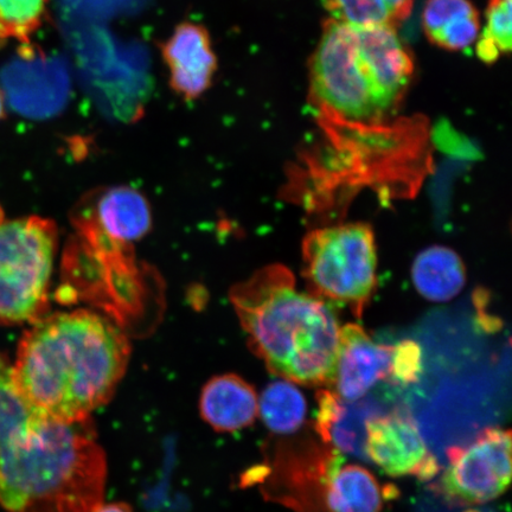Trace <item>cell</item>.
I'll return each mask as SVG.
<instances>
[{
	"mask_svg": "<svg viewBox=\"0 0 512 512\" xmlns=\"http://www.w3.org/2000/svg\"><path fill=\"white\" fill-rule=\"evenodd\" d=\"M393 352L394 345L375 342L362 326L344 325L334 380L328 388L345 401L366 398L377 383L389 382Z\"/></svg>",
	"mask_w": 512,
	"mask_h": 512,
	"instance_id": "9",
	"label": "cell"
},
{
	"mask_svg": "<svg viewBox=\"0 0 512 512\" xmlns=\"http://www.w3.org/2000/svg\"><path fill=\"white\" fill-rule=\"evenodd\" d=\"M56 249L51 220L0 222V324H32L46 316Z\"/></svg>",
	"mask_w": 512,
	"mask_h": 512,
	"instance_id": "5",
	"label": "cell"
},
{
	"mask_svg": "<svg viewBox=\"0 0 512 512\" xmlns=\"http://www.w3.org/2000/svg\"><path fill=\"white\" fill-rule=\"evenodd\" d=\"M49 0H0V47L10 40L30 46L47 17Z\"/></svg>",
	"mask_w": 512,
	"mask_h": 512,
	"instance_id": "19",
	"label": "cell"
},
{
	"mask_svg": "<svg viewBox=\"0 0 512 512\" xmlns=\"http://www.w3.org/2000/svg\"><path fill=\"white\" fill-rule=\"evenodd\" d=\"M4 117V95L3 92L0 91V119Z\"/></svg>",
	"mask_w": 512,
	"mask_h": 512,
	"instance_id": "28",
	"label": "cell"
},
{
	"mask_svg": "<svg viewBox=\"0 0 512 512\" xmlns=\"http://www.w3.org/2000/svg\"><path fill=\"white\" fill-rule=\"evenodd\" d=\"M421 373L422 351L419 344L405 341L394 345L389 383L393 386H409L418 382Z\"/></svg>",
	"mask_w": 512,
	"mask_h": 512,
	"instance_id": "22",
	"label": "cell"
},
{
	"mask_svg": "<svg viewBox=\"0 0 512 512\" xmlns=\"http://www.w3.org/2000/svg\"><path fill=\"white\" fill-rule=\"evenodd\" d=\"M501 54V50L498 49L496 42L492 40L488 32L483 30L477 42V55L479 59L485 63H494Z\"/></svg>",
	"mask_w": 512,
	"mask_h": 512,
	"instance_id": "25",
	"label": "cell"
},
{
	"mask_svg": "<svg viewBox=\"0 0 512 512\" xmlns=\"http://www.w3.org/2000/svg\"><path fill=\"white\" fill-rule=\"evenodd\" d=\"M384 2L388 6L395 25L406 21L412 14L414 0H384Z\"/></svg>",
	"mask_w": 512,
	"mask_h": 512,
	"instance_id": "26",
	"label": "cell"
},
{
	"mask_svg": "<svg viewBox=\"0 0 512 512\" xmlns=\"http://www.w3.org/2000/svg\"><path fill=\"white\" fill-rule=\"evenodd\" d=\"M307 413L305 396L293 382L279 380L270 384L259 399L262 421L275 434L296 433L303 427Z\"/></svg>",
	"mask_w": 512,
	"mask_h": 512,
	"instance_id": "18",
	"label": "cell"
},
{
	"mask_svg": "<svg viewBox=\"0 0 512 512\" xmlns=\"http://www.w3.org/2000/svg\"><path fill=\"white\" fill-rule=\"evenodd\" d=\"M312 105L357 123H380L386 108L358 56L355 29L329 19L324 23L311 66Z\"/></svg>",
	"mask_w": 512,
	"mask_h": 512,
	"instance_id": "6",
	"label": "cell"
},
{
	"mask_svg": "<svg viewBox=\"0 0 512 512\" xmlns=\"http://www.w3.org/2000/svg\"><path fill=\"white\" fill-rule=\"evenodd\" d=\"M0 352V508L5 512H93L104 503L107 463L91 419L38 412L12 381Z\"/></svg>",
	"mask_w": 512,
	"mask_h": 512,
	"instance_id": "1",
	"label": "cell"
},
{
	"mask_svg": "<svg viewBox=\"0 0 512 512\" xmlns=\"http://www.w3.org/2000/svg\"><path fill=\"white\" fill-rule=\"evenodd\" d=\"M354 29L362 66L388 112L399 104L413 78V59L393 25Z\"/></svg>",
	"mask_w": 512,
	"mask_h": 512,
	"instance_id": "10",
	"label": "cell"
},
{
	"mask_svg": "<svg viewBox=\"0 0 512 512\" xmlns=\"http://www.w3.org/2000/svg\"><path fill=\"white\" fill-rule=\"evenodd\" d=\"M21 54V60L3 69L4 91L17 112L32 118L48 117L59 108L56 100L48 95L55 94V86H49L55 85L54 79L48 76L49 69L34 59L32 49H22Z\"/></svg>",
	"mask_w": 512,
	"mask_h": 512,
	"instance_id": "15",
	"label": "cell"
},
{
	"mask_svg": "<svg viewBox=\"0 0 512 512\" xmlns=\"http://www.w3.org/2000/svg\"><path fill=\"white\" fill-rule=\"evenodd\" d=\"M477 11L469 0H427L422 25L428 38L460 16Z\"/></svg>",
	"mask_w": 512,
	"mask_h": 512,
	"instance_id": "23",
	"label": "cell"
},
{
	"mask_svg": "<svg viewBox=\"0 0 512 512\" xmlns=\"http://www.w3.org/2000/svg\"><path fill=\"white\" fill-rule=\"evenodd\" d=\"M93 512H133L130 507L125 503H102L98 509Z\"/></svg>",
	"mask_w": 512,
	"mask_h": 512,
	"instance_id": "27",
	"label": "cell"
},
{
	"mask_svg": "<svg viewBox=\"0 0 512 512\" xmlns=\"http://www.w3.org/2000/svg\"><path fill=\"white\" fill-rule=\"evenodd\" d=\"M303 261L312 296L363 315L377 285L375 235L369 224L312 230L303 242Z\"/></svg>",
	"mask_w": 512,
	"mask_h": 512,
	"instance_id": "4",
	"label": "cell"
},
{
	"mask_svg": "<svg viewBox=\"0 0 512 512\" xmlns=\"http://www.w3.org/2000/svg\"><path fill=\"white\" fill-rule=\"evenodd\" d=\"M448 467L438 490L457 504L494 501L509 488L511 480V432L489 427L465 446L447 450Z\"/></svg>",
	"mask_w": 512,
	"mask_h": 512,
	"instance_id": "7",
	"label": "cell"
},
{
	"mask_svg": "<svg viewBox=\"0 0 512 512\" xmlns=\"http://www.w3.org/2000/svg\"><path fill=\"white\" fill-rule=\"evenodd\" d=\"M332 19L354 28L393 25L392 16L384 0H322Z\"/></svg>",
	"mask_w": 512,
	"mask_h": 512,
	"instance_id": "20",
	"label": "cell"
},
{
	"mask_svg": "<svg viewBox=\"0 0 512 512\" xmlns=\"http://www.w3.org/2000/svg\"><path fill=\"white\" fill-rule=\"evenodd\" d=\"M478 34L479 16L475 11L447 23L430 41L440 48L457 51L469 48L477 40Z\"/></svg>",
	"mask_w": 512,
	"mask_h": 512,
	"instance_id": "21",
	"label": "cell"
},
{
	"mask_svg": "<svg viewBox=\"0 0 512 512\" xmlns=\"http://www.w3.org/2000/svg\"><path fill=\"white\" fill-rule=\"evenodd\" d=\"M249 347L280 379L329 387L342 326L329 304L298 290L288 268H261L230 291Z\"/></svg>",
	"mask_w": 512,
	"mask_h": 512,
	"instance_id": "3",
	"label": "cell"
},
{
	"mask_svg": "<svg viewBox=\"0 0 512 512\" xmlns=\"http://www.w3.org/2000/svg\"><path fill=\"white\" fill-rule=\"evenodd\" d=\"M511 21V0H490L484 31L496 42L502 54L511 50Z\"/></svg>",
	"mask_w": 512,
	"mask_h": 512,
	"instance_id": "24",
	"label": "cell"
},
{
	"mask_svg": "<svg viewBox=\"0 0 512 512\" xmlns=\"http://www.w3.org/2000/svg\"><path fill=\"white\" fill-rule=\"evenodd\" d=\"M200 412L215 431L233 433L252 426L259 415L254 388L235 374L213 377L203 387Z\"/></svg>",
	"mask_w": 512,
	"mask_h": 512,
	"instance_id": "13",
	"label": "cell"
},
{
	"mask_svg": "<svg viewBox=\"0 0 512 512\" xmlns=\"http://www.w3.org/2000/svg\"><path fill=\"white\" fill-rule=\"evenodd\" d=\"M394 486H381L366 467L349 464L332 472L324 494L325 512H381L398 497Z\"/></svg>",
	"mask_w": 512,
	"mask_h": 512,
	"instance_id": "16",
	"label": "cell"
},
{
	"mask_svg": "<svg viewBox=\"0 0 512 512\" xmlns=\"http://www.w3.org/2000/svg\"><path fill=\"white\" fill-rule=\"evenodd\" d=\"M317 401L315 431L323 443L337 452L369 462L366 452L367 425L380 415L379 405L367 399L345 401L329 388L320 390Z\"/></svg>",
	"mask_w": 512,
	"mask_h": 512,
	"instance_id": "12",
	"label": "cell"
},
{
	"mask_svg": "<svg viewBox=\"0 0 512 512\" xmlns=\"http://www.w3.org/2000/svg\"><path fill=\"white\" fill-rule=\"evenodd\" d=\"M160 49L169 69L170 87L181 98L196 100L213 85L217 57L209 31L202 24H178Z\"/></svg>",
	"mask_w": 512,
	"mask_h": 512,
	"instance_id": "11",
	"label": "cell"
},
{
	"mask_svg": "<svg viewBox=\"0 0 512 512\" xmlns=\"http://www.w3.org/2000/svg\"><path fill=\"white\" fill-rule=\"evenodd\" d=\"M367 457L388 476L431 480L438 475L437 457L428 451L413 416L402 409L377 415L367 425Z\"/></svg>",
	"mask_w": 512,
	"mask_h": 512,
	"instance_id": "8",
	"label": "cell"
},
{
	"mask_svg": "<svg viewBox=\"0 0 512 512\" xmlns=\"http://www.w3.org/2000/svg\"><path fill=\"white\" fill-rule=\"evenodd\" d=\"M412 278L416 290L431 302H448L462 292L466 273L462 259L452 249L435 246L415 259Z\"/></svg>",
	"mask_w": 512,
	"mask_h": 512,
	"instance_id": "17",
	"label": "cell"
},
{
	"mask_svg": "<svg viewBox=\"0 0 512 512\" xmlns=\"http://www.w3.org/2000/svg\"><path fill=\"white\" fill-rule=\"evenodd\" d=\"M151 209L139 191L118 187L104 192L95 209L96 234L107 245L124 246L142 239L151 229Z\"/></svg>",
	"mask_w": 512,
	"mask_h": 512,
	"instance_id": "14",
	"label": "cell"
},
{
	"mask_svg": "<svg viewBox=\"0 0 512 512\" xmlns=\"http://www.w3.org/2000/svg\"><path fill=\"white\" fill-rule=\"evenodd\" d=\"M130 354L124 332L98 313H54L25 332L12 364V381L38 412L83 421L112 399Z\"/></svg>",
	"mask_w": 512,
	"mask_h": 512,
	"instance_id": "2",
	"label": "cell"
}]
</instances>
